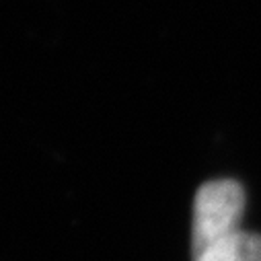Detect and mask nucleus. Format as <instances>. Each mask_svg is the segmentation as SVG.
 I'll return each mask as SVG.
<instances>
[{
  "instance_id": "f257e3e1",
  "label": "nucleus",
  "mask_w": 261,
  "mask_h": 261,
  "mask_svg": "<svg viewBox=\"0 0 261 261\" xmlns=\"http://www.w3.org/2000/svg\"><path fill=\"white\" fill-rule=\"evenodd\" d=\"M247 195L234 179L206 181L193 198L191 257H200L216 243L237 234L245 214Z\"/></svg>"
},
{
  "instance_id": "f03ea898",
  "label": "nucleus",
  "mask_w": 261,
  "mask_h": 261,
  "mask_svg": "<svg viewBox=\"0 0 261 261\" xmlns=\"http://www.w3.org/2000/svg\"><path fill=\"white\" fill-rule=\"evenodd\" d=\"M193 261H261V234L239 230L216 243Z\"/></svg>"
}]
</instances>
